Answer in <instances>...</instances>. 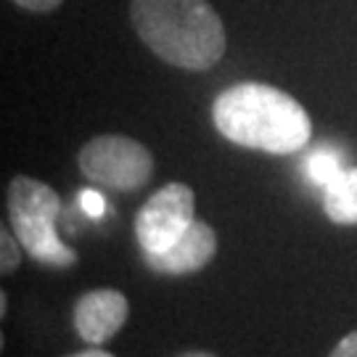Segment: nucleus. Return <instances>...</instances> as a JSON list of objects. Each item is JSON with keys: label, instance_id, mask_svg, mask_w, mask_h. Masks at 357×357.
<instances>
[{"label": "nucleus", "instance_id": "nucleus-1", "mask_svg": "<svg viewBox=\"0 0 357 357\" xmlns=\"http://www.w3.org/2000/svg\"><path fill=\"white\" fill-rule=\"evenodd\" d=\"M212 119L230 143L278 156L305 149L312 135L305 106L265 82H238L222 90L212 106Z\"/></svg>", "mask_w": 357, "mask_h": 357}, {"label": "nucleus", "instance_id": "nucleus-2", "mask_svg": "<svg viewBox=\"0 0 357 357\" xmlns=\"http://www.w3.org/2000/svg\"><path fill=\"white\" fill-rule=\"evenodd\" d=\"M130 19L138 38L180 69L206 72L225 53V26L209 0H132Z\"/></svg>", "mask_w": 357, "mask_h": 357}, {"label": "nucleus", "instance_id": "nucleus-3", "mask_svg": "<svg viewBox=\"0 0 357 357\" xmlns=\"http://www.w3.org/2000/svg\"><path fill=\"white\" fill-rule=\"evenodd\" d=\"M82 175L109 191L130 193L143 188L153 175V156L143 143L125 135H98L77 156Z\"/></svg>", "mask_w": 357, "mask_h": 357}, {"label": "nucleus", "instance_id": "nucleus-4", "mask_svg": "<svg viewBox=\"0 0 357 357\" xmlns=\"http://www.w3.org/2000/svg\"><path fill=\"white\" fill-rule=\"evenodd\" d=\"M196 196L185 183H167L141 206L135 217V238L143 252H165L191 228Z\"/></svg>", "mask_w": 357, "mask_h": 357}, {"label": "nucleus", "instance_id": "nucleus-5", "mask_svg": "<svg viewBox=\"0 0 357 357\" xmlns=\"http://www.w3.org/2000/svg\"><path fill=\"white\" fill-rule=\"evenodd\" d=\"M130 315V305L125 294L114 289H96L82 294L75 305V331L82 342L98 347L106 344L122 331Z\"/></svg>", "mask_w": 357, "mask_h": 357}, {"label": "nucleus", "instance_id": "nucleus-6", "mask_svg": "<svg viewBox=\"0 0 357 357\" xmlns=\"http://www.w3.org/2000/svg\"><path fill=\"white\" fill-rule=\"evenodd\" d=\"M217 255V236L212 225L193 220L191 228L165 252H143L149 270L159 275H191L204 270Z\"/></svg>", "mask_w": 357, "mask_h": 357}, {"label": "nucleus", "instance_id": "nucleus-7", "mask_svg": "<svg viewBox=\"0 0 357 357\" xmlns=\"http://www.w3.org/2000/svg\"><path fill=\"white\" fill-rule=\"evenodd\" d=\"M11 230L26 255H32L43 265H53V268H72V265H77V252L69 249L59 238L56 222L11 217Z\"/></svg>", "mask_w": 357, "mask_h": 357}, {"label": "nucleus", "instance_id": "nucleus-8", "mask_svg": "<svg viewBox=\"0 0 357 357\" xmlns=\"http://www.w3.org/2000/svg\"><path fill=\"white\" fill-rule=\"evenodd\" d=\"M61 212L59 193L43 180L16 175L8 185V215L24 217V220H48L56 222Z\"/></svg>", "mask_w": 357, "mask_h": 357}, {"label": "nucleus", "instance_id": "nucleus-9", "mask_svg": "<svg viewBox=\"0 0 357 357\" xmlns=\"http://www.w3.org/2000/svg\"><path fill=\"white\" fill-rule=\"evenodd\" d=\"M323 209L336 225H357V167L342 169L326 185Z\"/></svg>", "mask_w": 357, "mask_h": 357}, {"label": "nucleus", "instance_id": "nucleus-10", "mask_svg": "<svg viewBox=\"0 0 357 357\" xmlns=\"http://www.w3.org/2000/svg\"><path fill=\"white\" fill-rule=\"evenodd\" d=\"M305 169H307V178L312 180L315 185H328L344 167H342V159H339V153H333L331 149H326V146H320L318 151H312L307 156L305 162Z\"/></svg>", "mask_w": 357, "mask_h": 357}, {"label": "nucleus", "instance_id": "nucleus-11", "mask_svg": "<svg viewBox=\"0 0 357 357\" xmlns=\"http://www.w3.org/2000/svg\"><path fill=\"white\" fill-rule=\"evenodd\" d=\"M19 238L11 236V230L3 228L0 230V270H3V275H8L13 270L19 268V262H22V252H19Z\"/></svg>", "mask_w": 357, "mask_h": 357}, {"label": "nucleus", "instance_id": "nucleus-12", "mask_svg": "<svg viewBox=\"0 0 357 357\" xmlns=\"http://www.w3.org/2000/svg\"><path fill=\"white\" fill-rule=\"evenodd\" d=\"M79 209H82L88 217H103V212H106V202H103V196L98 191L85 188V191L79 193Z\"/></svg>", "mask_w": 357, "mask_h": 357}, {"label": "nucleus", "instance_id": "nucleus-13", "mask_svg": "<svg viewBox=\"0 0 357 357\" xmlns=\"http://www.w3.org/2000/svg\"><path fill=\"white\" fill-rule=\"evenodd\" d=\"M16 6H22L26 11H35V13H48V11H56L64 0H13Z\"/></svg>", "mask_w": 357, "mask_h": 357}, {"label": "nucleus", "instance_id": "nucleus-14", "mask_svg": "<svg viewBox=\"0 0 357 357\" xmlns=\"http://www.w3.org/2000/svg\"><path fill=\"white\" fill-rule=\"evenodd\" d=\"M328 357H357V331H352L349 336H344Z\"/></svg>", "mask_w": 357, "mask_h": 357}, {"label": "nucleus", "instance_id": "nucleus-15", "mask_svg": "<svg viewBox=\"0 0 357 357\" xmlns=\"http://www.w3.org/2000/svg\"><path fill=\"white\" fill-rule=\"evenodd\" d=\"M69 357H114V355L101 349V347H93V349H85V352H77V355H69Z\"/></svg>", "mask_w": 357, "mask_h": 357}, {"label": "nucleus", "instance_id": "nucleus-16", "mask_svg": "<svg viewBox=\"0 0 357 357\" xmlns=\"http://www.w3.org/2000/svg\"><path fill=\"white\" fill-rule=\"evenodd\" d=\"M6 310H8V296L0 294V315H6Z\"/></svg>", "mask_w": 357, "mask_h": 357}, {"label": "nucleus", "instance_id": "nucleus-17", "mask_svg": "<svg viewBox=\"0 0 357 357\" xmlns=\"http://www.w3.org/2000/svg\"><path fill=\"white\" fill-rule=\"evenodd\" d=\"M180 357H215V355H209V352H185V355Z\"/></svg>", "mask_w": 357, "mask_h": 357}]
</instances>
